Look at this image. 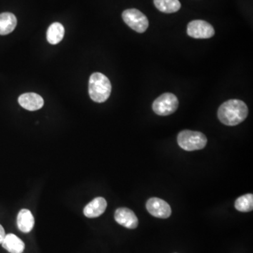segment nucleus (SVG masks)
I'll return each mask as SVG.
<instances>
[{
	"instance_id": "obj_17",
	"label": "nucleus",
	"mask_w": 253,
	"mask_h": 253,
	"mask_svg": "<svg viewBox=\"0 0 253 253\" xmlns=\"http://www.w3.org/2000/svg\"><path fill=\"white\" fill-rule=\"evenodd\" d=\"M6 234H5V231L3 226L0 224V244L2 243L3 240H4Z\"/></svg>"
},
{
	"instance_id": "obj_11",
	"label": "nucleus",
	"mask_w": 253,
	"mask_h": 253,
	"mask_svg": "<svg viewBox=\"0 0 253 253\" xmlns=\"http://www.w3.org/2000/svg\"><path fill=\"white\" fill-rule=\"evenodd\" d=\"M1 245L10 253H23L25 250L24 242L13 234L5 236Z\"/></svg>"
},
{
	"instance_id": "obj_9",
	"label": "nucleus",
	"mask_w": 253,
	"mask_h": 253,
	"mask_svg": "<svg viewBox=\"0 0 253 253\" xmlns=\"http://www.w3.org/2000/svg\"><path fill=\"white\" fill-rule=\"evenodd\" d=\"M18 103L23 109L30 111H38L44 106V100L36 93H26L18 98Z\"/></svg>"
},
{
	"instance_id": "obj_2",
	"label": "nucleus",
	"mask_w": 253,
	"mask_h": 253,
	"mask_svg": "<svg viewBox=\"0 0 253 253\" xmlns=\"http://www.w3.org/2000/svg\"><path fill=\"white\" fill-rule=\"evenodd\" d=\"M111 84L109 78L101 73H94L89 81V96L97 103L105 102L111 93Z\"/></svg>"
},
{
	"instance_id": "obj_8",
	"label": "nucleus",
	"mask_w": 253,
	"mask_h": 253,
	"mask_svg": "<svg viewBox=\"0 0 253 253\" xmlns=\"http://www.w3.org/2000/svg\"><path fill=\"white\" fill-rule=\"evenodd\" d=\"M115 219L118 224L127 229H136L139 224V220L136 214L129 208H121L116 210Z\"/></svg>"
},
{
	"instance_id": "obj_7",
	"label": "nucleus",
	"mask_w": 253,
	"mask_h": 253,
	"mask_svg": "<svg viewBox=\"0 0 253 253\" xmlns=\"http://www.w3.org/2000/svg\"><path fill=\"white\" fill-rule=\"evenodd\" d=\"M146 209L151 215L161 219H167L172 213L169 205L158 198H151L148 200Z\"/></svg>"
},
{
	"instance_id": "obj_10",
	"label": "nucleus",
	"mask_w": 253,
	"mask_h": 253,
	"mask_svg": "<svg viewBox=\"0 0 253 253\" xmlns=\"http://www.w3.org/2000/svg\"><path fill=\"white\" fill-rule=\"evenodd\" d=\"M107 208V202L102 197H97L86 205L84 208V216L88 218H96L99 217L106 211Z\"/></svg>"
},
{
	"instance_id": "obj_3",
	"label": "nucleus",
	"mask_w": 253,
	"mask_h": 253,
	"mask_svg": "<svg viewBox=\"0 0 253 253\" xmlns=\"http://www.w3.org/2000/svg\"><path fill=\"white\" fill-rule=\"evenodd\" d=\"M177 142L181 149L194 151L206 147L208 139L206 135L200 131L183 130L178 134Z\"/></svg>"
},
{
	"instance_id": "obj_12",
	"label": "nucleus",
	"mask_w": 253,
	"mask_h": 253,
	"mask_svg": "<svg viewBox=\"0 0 253 253\" xmlns=\"http://www.w3.org/2000/svg\"><path fill=\"white\" fill-rule=\"evenodd\" d=\"M35 224V219L29 210L22 209L18 212L17 226L18 229L23 233L31 232Z\"/></svg>"
},
{
	"instance_id": "obj_14",
	"label": "nucleus",
	"mask_w": 253,
	"mask_h": 253,
	"mask_svg": "<svg viewBox=\"0 0 253 253\" xmlns=\"http://www.w3.org/2000/svg\"><path fill=\"white\" fill-rule=\"evenodd\" d=\"M65 29L61 23H52L48 28L46 39L51 44H57L64 37Z\"/></svg>"
},
{
	"instance_id": "obj_1",
	"label": "nucleus",
	"mask_w": 253,
	"mask_h": 253,
	"mask_svg": "<svg viewBox=\"0 0 253 253\" xmlns=\"http://www.w3.org/2000/svg\"><path fill=\"white\" fill-rule=\"evenodd\" d=\"M249 115V108L241 100L231 99L223 103L218 109L217 116L223 124L235 126L244 122Z\"/></svg>"
},
{
	"instance_id": "obj_16",
	"label": "nucleus",
	"mask_w": 253,
	"mask_h": 253,
	"mask_svg": "<svg viewBox=\"0 0 253 253\" xmlns=\"http://www.w3.org/2000/svg\"><path fill=\"white\" fill-rule=\"evenodd\" d=\"M235 208L240 212H251L253 209V195L249 194L241 196L236 200Z\"/></svg>"
},
{
	"instance_id": "obj_5",
	"label": "nucleus",
	"mask_w": 253,
	"mask_h": 253,
	"mask_svg": "<svg viewBox=\"0 0 253 253\" xmlns=\"http://www.w3.org/2000/svg\"><path fill=\"white\" fill-rule=\"evenodd\" d=\"M122 17L124 22L137 33H144L149 27V20L139 10L126 9L123 11Z\"/></svg>"
},
{
	"instance_id": "obj_4",
	"label": "nucleus",
	"mask_w": 253,
	"mask_h": 253,
	"mask_svg": "<svg viewBox=\"0 0 253 253\" xmlns=\"http://www.w3.org/2000/svg\"><path fill=\"white\" fill-rule=\"evenodd\" d=\"M179 106V101L175 95L165 93L158 96L153 103V110L161 116H169L175 112Z\"/></svg>"
},
{
	"instance_id": "obj_6",
	"label": "nucleus",
	"mask_w": 253,
	"mask_h": 253,
	"mask_svg": "<svg viewBox=\"0 0 253 253\" xmlns=\"http://www.w3.org/2000/svg\"><path fill=\"white\" fill-rule=\"evenodd\" d=\"M188 36L195 39H208L214 35L212 25L203 20H194L187 26Z\"/></svg>"
},
{
	"instance_id": "obj_13",
	"label": "nucleus",
	"mask_w": 253,
	"mask_h": 253,
	"mask_svg": "<svg viewBox=\"0 0 253 253\" xmlns=\"http://www.w3.org/2000/svg\"><path fill=\"white\" fill-rule=\"evenodd\" d=\"M17 25L16 16L11 13L5 12L0 14V35L6 36L14 31Z\"/></svg>"
},
{
	"instance_id": "obj_15",
	"label": "nucleus",
	"mask_w": 253,
	"mask_h": 253,
	"mask_svg": "<svg viewBox=\"0 0 253 253\" xmlns=\"http://www.w3.org/2000/svg\"><path fill=\"white\" fill-rule=\"evenodd\" d=\"M155 6L161 12L172 14L179 11L181 3L179 0H154Z\"/></svg>"
}]
</instances>
